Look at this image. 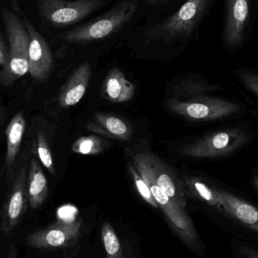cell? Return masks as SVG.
<instances>
[{
  "label": "cell",
  "instance_id": "e0dca14e",
  "mask_svg": "<svg viewBox=\"0 0 258 258\" xmlns=\"http://www.w3.org/2000/svg\"><path fill=\"white\" fill-rule=\"evenodd\" d=\"M136 92L134 85L126 78L118 68H113L106 76L101 86V95L112 103L130 101Z\"/></svg>",
  "mask_w": 258,
  "mask_h": 258
},
{
  "label": "cell",
  "instance_id": "44dd1931",
  "mask_svg": "<svg viewBox=\"0 0 258 258\" xmlns=\"http://www.w3.org/2000/svg\"><path fill=\"white\" fill-rule=\"evenodd\" d=\"M107 147L106 141L99 137L89 135L76 140L71 147V151L77 154L95 156L102 153Z\"/></svg>",
  "mask_w": 258,
  "mask_h": 258
},
{
  "label": "cell",
  "instance_id": "cb8c5ba5",
  "mask_svg": "<svg viewBox=\"0 0 258 258\" xmlns=\"http://www.w3.org/2000/svg\"><path fill=\"white\" fill-rule=\"evenodd\" d=\"M186 0H144L153 9L154 17L164 16L177 11Z\"/></svg>",
  "mask_w": 258,
  "mask_h": 258
},
{
  "label": "cell",
  "instance_id": "2e32d148",
  "mask_svg": "<svg viewBox=\"0 0 258 258\" xmlns=\"http://www.w3.org/2000/svg\"><path fill=\"white\" fill-rule=\"evenodd\" d=\"M86 128L91 132L112 138L129 141L132 137V128L124 119L114 115L96 113L88 122Z\"/></svg>",
  "mask_w": 258,
  "mask_h": 258
},
{
  "label": "cell",
  "instance_id": "603a6c76",
  "mask_svg": "<svg viewBox=\"0 0 258 258\" xmlns=\"http://www.w3.org/2000/svg\"><path fill=\"white\" fill-rule=\"evenodd\" d=\"M37 154L43 166L49 171L51 175L56 176V169L51 152L45 135L42 132H39L37 134Z\"/></svg>",
  "mask_w": 258,
  "mask_h": 258
},
{
  "label": "cell",
  "instance_id": "7a4b0ae2",
  "mask_svg": "<svg viewBox=\"0 0 258 258\" xmlns=\"http://www.w3.org/2000/svg\"><path fill=\"white\" fill-rule=\"evenodd\" d=\"M139 7V0H122L101 16L58 35L57 39L77 45L101 42L124 30L136 17Z\"/></svg>",
  "mask_w": 258,
  "mask_h": 258
},
{
  "label": "cell",
  "instance_id": "52a82bcc",
  "mask_svg": "<svg viewBox=\"0 0 258 258\" xmlns=\"http://www.w3.org/2000/svg\"><path fill=\"white\" fill-rule=\"evenodd\" d=\"M44 21L55 27H71L83 21L108 0H35Z\"/></svg>",
  "mask_w": 258,
  "mask_h": 258
},
{
  "label": "cell",
  "instance_id": "ba28073f",
  "mask_svg": "<svg viewBox=\"0 0 258 258\" xmlns=\"http://www.w3.org/2000/svg\"><path fill=\"white\" fill-rule=\"evenodd\" d=\"M144 165L162 190L178 203L181 207L186 205V188L182 177L162 159L148 150L136 152L134 154Z\"/></svg>",
  "mask_w": 258,
  "mask_h": 258
},
{
  "label": "cell",
  "instance_id": "83f0119b",
  "mask_svg": "<svg viewBox=\"0 0 258 258\" xmlns=\"http://www.w3.org/2000/svg\"><path fill=\"white\" fill-rule=\"evenodd\" d=\"M254 183H255L256 189H257L258 191V176L255 178V181H254Z\"/></svg>",
  "mask_w": 258,
  "mask_h": 258
},
{
  "label": "cell",
  "instance_id": "4fadbf2b",
  "mask_svg": "<svg viewBox=\"0 0 258 258\" xmlns=\"http://www.w3.org/2000/svg\"><path fill=\"white\" fill-rule=\"evenodd\" d=\"M219 209L234 217L252 230L258 232V209L248 202L236 197L228 191L214 186Z\"/></svg>",
  "mask_w": 258,
  "mask_h": 258
},
{
  "label": "cell",
  "instance_id": "ffe728a7",
  "mask_svg": "<svg viewBox=\"0 0 258 258\" xmlns=\"http://www.w3.org/2000/svg\"><path fill=\"white\" fill-rule=\"evenodd\" d=\"M101 235L107 258H134L130 244L117 234L112 224L104 223Z\"/></svg>",
  "mask_w": 258,
  "mask_h": 258
},
{
  "label": "cell",
  "instance_id": "d6986e66",
  "mask_svg": "<svg viewBox=\"0 0 258 258\" xmlns=\"http://www.w3.org/2000/svg\"><path fill=\"white\" fill-rule=\"evenodd\" d=\"M26 120L23 112H19L11 119L10 122L6 129V150L5 167L9 169L13 166L15 159L19 153L21 141L25 132Z\"/></svg>",
  "mask_w": 258,
  "mask_h": 258
},
{
  "label": "cell",
  "instance_id": "7402d4cb",
  "mask_svg": "<svg viewBox=\"0 0 258 258\" xmlns=\"http://www.w3.org/2000/svg\"><path fill=\"white\" fill-rule=\"evenodd\" d=\"M128 168L130 175H131L132 178L134 181L135 186H136L138 192L140 194L141 197L152 207H159V204H158L157 202L153 197L152 194H151V189H150L148 183L144 180L142 175L138 172L134 165L133 164H130Z\"/></svg>",
  "mask_w": 258,
  "mask_h": 258
},
{
  "label": "cell",
  "instance_id": "6da1fadb",
  "mask_svg": "<svg viewBox=\"0 0 258 258\" xmlns=\"http://www.w3.org/2000/svg\"><path fill=\"white\" fill-rule=\"evenodd\" d=\"M216 0H186L175 12L154 17L143 29L145 42L169 54H180L196 40Z\"/></svg>",
  "mask_w": 258,
  "mask_h": 258
},
{
  "label": "cell",
  "instance_id": "4316f807",
  "mask_svg": "<svg viewBox=\"0 0 258 258\" xmlns=\"http://www.w3.org/2000/svg\"><path fill=\"white\" fill-rule=\"evenodd\" d=\"M17 251L16 249L13 246H11L8 251L7 257L6 258H16ZM65 258V257H64Z\"/></svg>",
  "mask_w": 258,
  "mask_h": 258
},
{
  "label": "cell",
  "instance_id": "9a60e30c",
  "mask_svg": "<svg viewBox=\"0 0 258 258\" xmlns=\"http://www.w3.org/2000/svg\"><path fill=\"white\" fill-rule=\"evenodd\" d=\"M90 77V63L85 62L80 64L59 94L58 101L60 106L66 108L78 104L86 94Z\"/></svg>",
  "mask_w": 258,
  "mask_h": 258
},
{
  "label": "cell",
  "instance_id": "8992f818",
  "mask_svg": "<svg viewBox=\"0 0 258 258\" xmlns=\"http://www.w3.org/2000/svg\"><path fill=\"white\" fill-rule=\"evenodd\" d=\"M257 0H224L222 44L236 51L245 45L252 32Z\"/></svg>",
  "mask_w": 258,
  "mask_h": 258
},
{
  "label": "cell",
  "instance_id": "5b68a950",
  "mask_svg": "<svg viewBox=\"0 0 258 258\" xmlns=\"http://www.w3.org/2000/svg\"><path fill=\"white\" fill-rule=\"evenodd\" d=\"M2 21L9 41L10 62L6 69L1 71L0 82L7 87L30 71V35L24 21L6 7L2 10Z\"/></svg>",
  "mask_w": 258,
  "mask_h": 258
},
{
  "label": "cell",
  "instance_id": "9c48e42d",
  "mask_svg": "<svg viewBox=\"0 0 258 258\" xmlns=\"http://www.w3.org/2000/svg\"><path fill=\"white\" fill-rule=\"evenodd\" d=\"M131 161L132 164L134 165L138 172L148 183L154 200L157 202L159 207L165 212L170 221L172 223L173 225L182 233L185 234L186 237H192V224L187 215L185 213L183 208L162 190V188L156 183V180L153 178L146 166L134 155H133Z\"/></svg>",
  "mask_w": 258,
  "mask_h": 258
},
{
  "label": "cell",
  "instance_id": "d4e9b609",
  "mask_svg": "<svg viewBox=\"0 0 258 258\" xmlns=\"http://www.w3.org/2000/svg\"><path fill=\"white\" fill-rule=\"evenodd\" d=\"M235 74L241 83L252 92L258 99V72L247 68H239L235 70Z\"/></svg>",
  "mask_w": 258,
  "mask_h": 258
},
{
  "label": "cell",
  "instance_id": "5bb4252c",
  "mask_svg": "<svg viewBox=\"0 0 258 258\" xmlns=\"http://www.w3.org/2000/svg\"><path fill=\"white\" fill-rule=\"evenodd\" d=\"M222 89L221 86L211 83L209 80L195 73H187L180 76L171 86L174 99H186L198 95H213Z\"/></svg>",
  "mask_w": 258,
  "mask_h": 258
},
{
  "label": "cell",
  "instance_id": "7c38bea8",
  "mask_svg": "<svg viewBox=\"0 0 258 258\" xmlns=\"http://www.w3.org/2000/svg\"><path fill=\"white\" fill-rule=\"evenodd\" d=\"M30 35L29 64L30 75L36 80L42 81L48 78L53 66L51 50L45 38L36 30L28 20H24Z\"/></svg>",
  "mask_w": 258,
  "mask_h": 258
},
{
  "label": "cell",
  "instance_id": "277c9868",
  "mask_svg": "<svg viewBox=\"0 0 258 258\" xmlns=\"http://www.w3.org/2000/svg\"><path fill=\"white\" fill-rule=\"evenodd\" d=\"M168 111L192 122H207L240 114L241 104L214 95H198L186 99L169 98Z\"/></svg>",
  "mask_w": 258,
  "mask_h": 258
},
{
  "label": "cell",
  "instance_id": "3957f363",
  "mask_svg": "<svg viewBox=\"0 0 258 258\" xmlns=\"http://www.w3.org/2000/svg\"><path fill=\"white\" fill-rule=\"evenodd\" d=\"M250 138L251 135L240 128L214 131L186 141L178 153L188 159H220L237 153Z\"/></svg>",
  "mask_w": 258,
  "mask_h": 258
},
{
  "label": "cell",
  "instance_id": "8fae6325",
  "mask_svg": "<svg viewBox=\"0 0 258 258\" xmlns=\"http://www.w3.org/2000/svg\"><path fill=\"white\" fill-rule=\"evenodd\" d=\"M27 174L25 162L17 174L10 194L3 206L0 227L6 236H9L15 230L25 213L27 200H29Z\"/></svg>",
  "mask_w": 258,
  "mask_h": 258
},
{
  "label": "cell",
  "instance_id": "484cf974",
  "mask_svg": "<svg viewBox=\"0 0 258 258\" xmlns=\"http://www.w3.org/2000/svg\"><path fill=\"white\" fill-rule=\"evenodd\" d=\"M10 62V53L9 48L3 37V33L0 35V65L2 71L6 69Z\"/></svg>",
  "mask_w": 258,
  "mask_h": 258
},
{
  "label": "cell",
  "instance_id": "ac0fdd59",
  "mask_svg": "<svg viewBox=\"0 0 258 258\" xmlns=\"http://www.w3.org/2000/svg\"><path fill=\"white\" fill-rule=\"evenodd\" d=\"M29 204L32 209H39L46 200L48 194V181L36 159H32L27 180Z\"/></svg>",
  "mask_w": 258,
  "mask_h": 258
},
{
  "label": "cell",
  "instance_id": "30bf717a",
  "mask_svg": "<svg viewBox=\"0 0 258 258\" xmlns=\"http://www.w3.org/2000/svg\"><path fill=\"white\" fill-rule=\"evenodd\" d=\"M81 220L62 221L56 225L29 235L27 245L41 249L63 248L72 245L81 236Z\"/></svg>",
  "mask_w": 258,
  "mask_h": 258
}]
</instances>
